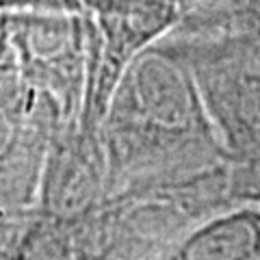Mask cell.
Here are the masks:
<instances>
[{
	"instance_id": "1",
	"label": "cell",
	"mask_w": 260,
	"mask_h": 260,
	"mask_svg": "<svg viewBox=\"0 0 260 260\" xmlns=\"http://www.w3.org/2000/svg\"><path fill=\"white\" fill-rule=\"evenodd\" d=\"M169 260H260V213L213 219L191 232Z\"/></svg>"
}]
</instances>
